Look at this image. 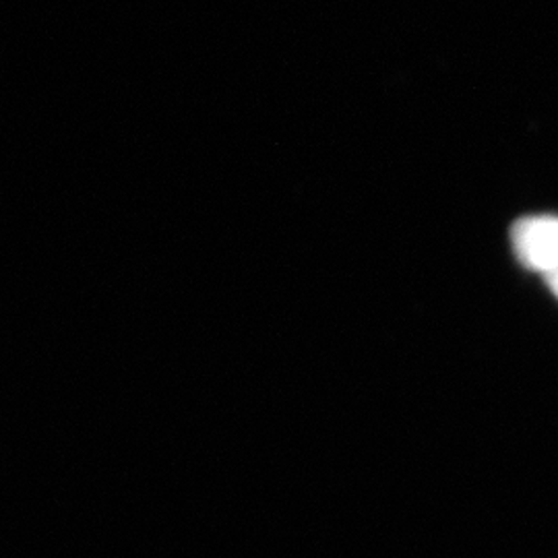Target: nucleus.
Instances as JSON below:
<instances>
[{
	"label": "nucleus",
	"mask_w": 558,
	"mask_h": 558,
	"mask_svg": "<svg viewBox=\"0 0 558 558\" xmlns=\"http://www.w3.org/2000/svg\"><path fill=\"white\" fill-rule=\"evenodd\" d=\"M544 279H546V283H548L550 292H553V294H555V296L558 299V269L550 271L548 276H544Z\"/></svg>",
	"instance_id": "2"
},
{
	"label": "nucleus",
	"mask_w": 558,
	"mask_h": 558,
	"mask_svg": "<svg viewBox=\"0 0 558 558\" xmlns=\"http://www.w3.org/2000/svg\"><path fill=\"white\" fill-rule=\"evenodd\" d=\"M511 242L519 263L542 276L558 269V218L532 216L515 221Z\"/></svg>",
	"instance_id": "1"
}]
</instances>
